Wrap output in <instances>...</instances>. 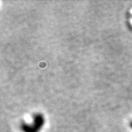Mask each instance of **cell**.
Segmentation results:
<instances>
[{"instance_id": "1", "label": "cell", "mask_w": 132, "mask_h": 132, "mask_svg": "<svg viewBox=\"0 0 132 132\" xmlns=\"http://www.w3.org/2000/svg\"><path fill=\"white\" fill-rule=\"evenodd\" d=\"M44 117L42 114H35L33 117V121L31 123H24L21 128L24 132H39L44 125Z\"/></svg>"}, {"instance_id": "2", "label": "cell", "mask_w": 132, "mask_h": 132, "mask_svg": "<svg viewBox=\"0 0 132 132\" xmlns=\"http://www.w3.org/2000/svg\"><path fill=\"white\" fill-rule=\"evenodd\" d=\"M131 127H132V123H131Z\"/></svg>"}]
</instances>
